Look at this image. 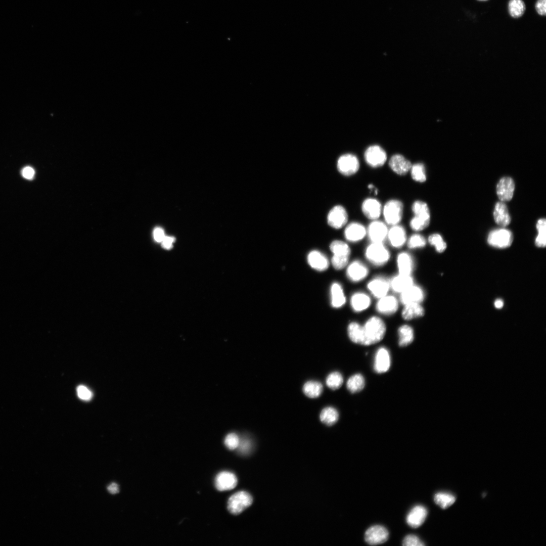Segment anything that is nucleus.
Segmentation results:
<instances>
[{"instance_id":"46","label":"nucleus","mask_w":546,"mask_h":546,"mask_svg":"<svg viewBox=\"0 0 546 546\" xmlns=\"http://www.w3.org/2000/svg\"><path fill=\"white\" fill-rule=\"evenodd\" d=\"M78 397L84 400H90L93 396L92 392L85 386L79 385L77 388Z\"/></svg>"},{"instance_id":"31","label":"nucleus","mask_w":546,"mask_h":546,"mask_svg":"<svg viewBox=\"0 0 546 546\" xmlns=\"http://www.w3.org/2000/svg\"><path fill=\"white\" fill-rule=\"evenodd\" d=\"M331 304L333 307L339 308L342 307L346 302L343 289L340 284L334 283L331 288Z\"/></svg>"},{"instance_id":"17","label":"nucleus","mask_w":546,"mask_h":546,"mask_svg":"<svg viewBox=\"0 0 546 546\" xmlns=\"http://www.w3.org/2000/svg\"><path fill=\"white\" fill-rule=\"evenodd\" d=\"M366 235L367 229L362 224L358 222L349 223L344 230V237L350 242H359Z\"/></svg>"},{"instance_id":"20","label":"nucleus","mask_w":546,"mask_h":546,"mask_svg":"<svg viewBox=\"0 0 546 546\" xmlns=\"http://www.w3.org/2000/svg\"><path fill=\"white\" fill-rule=\"evenodd\" d=\"M391 245L394 248H400L406 241L405 229L399 224L392 225L388 229L387 237Z\"/></svg>"},{"instance_id":"8","label":"nucleus","mask_w":546,"mask_h":546,"mask_svg":"<svg viewBox=\"0 0 546 546\" xmlns=\"http://www.w3.org/2000/svg\"><path fill=\"white\" fill-rule=\"evenodd\" d=\"M360 163L358 158L352 154H345L338 159L337 168L338 171L344 176H351L359 170Z\"/></svg>"},{"instance_id":"11","label":"nucleus","mask_w":546,"mask_h":546,"mask_svg":"<svg viewBox=\"0 0 546 546\" xmlns=\"http://www.w3.org/2000/svg\"><path fill=\"white\" fill-rule=\"evenodd\" d=\"M348 219L346 210L342 206L338 205L334 206L329 212L327 222L332 228L339 229L346 224Z\"/></svg>"},{"instance_id":"1","label":"nucleus","mask_w":546,"mask_h":546,"mask_svg":"<svg viewBox=\"0 0 546 546\" xmlns=\"http://www.w3.org/2000/svg\"><path fill=\"white\" fill-rule=\"evenodd\" d=\"M362 345H370L380 342L384 338L386 327L384 321L376 316L369 318L362 326Z\"/></svg>"},{"instance_id":"25","label":"nucleus","mask_w":546,"mask_h":546,"mask_svg":"<svg viewBox=\"0 0 546 546\" xmlns=\"http://www.w3.org/2000/svg\"><path fill=\"white\" fill-rule=\"evenodd\" d=\"M493 218L496 224L500 226H506L511 222V217L507 205L503 201L497 202L494 208Z\"/></svg>"},{"instance_id":"32","label":"nucleus","mask_w":546,"mask_h":546,"mask_svg":"<svg viewBox=\"0 0 546 546\" xmlns=\"http://www.w3.org/2000/svg\"><path fill=\"white\" fill-rule=\"evenodd\" d=\"M398 345L400 347H405L410 344L413 341L414 333L412 327L407 325H403L398 329Z\"/></svg>"},{"instance_id":"9","label":"nucleus","mask_w":546,"mask_h":546,"mask_svg":"<svg viewBox=\"0 0 546 546\" xmlns=\"http://www.w3.org/2000/svg\"><path fill=\"white\" fill-rule=\"evenodd\" d=\"M364 158L367 164L372 168L382 166L387 159L385 150L378 145L369 147L365 152Z\"/></svg>"},{"instance_id":"28","label":"nucleus","mask_w":546,"mask_h":546,"mask_svg":"<svg viewBox=\"0 0 546 546\" xmlns=\"http://www.w3.org/2000/svg\"><path fill=\"white\" fill-rule=\"evenodd\" d=\"M414 284V280L411 275L399 274L392 279L390 286L395 292L401 293Z\"/></svg>"},{"instance_id":"18","label":"nucleus","mask_w":546,"mask_h":546,"mask_svg":"<svg viewBox=\"0 0 546 546\" xmlns=\"http://www.w3.org/2000/svg\"><path fill=\"white\" fill-rule=\"evenodd\" d=\"M369 269L361 261L355 260L347 267L346 275L348 278L353 282H358L368 276Z\"/></svg>"},{"instance_id":"13","label":"nucleus","mask_w":546,"mask_h":546,"mask_svg":"<svg viewBox=\"0 0 546 546\" xmlns=\"http://www.w3.org/2000/svg\"><path fill=\"white\" fill-rule=\"evenodd\" d=\"M514 190V181L511 177L508 176L501 178L496 188L497 196L500 201L503 202L511 200L513 198Z\"/></svg>"},{"instance_id":"47","label":"nucleus","mask_w":546,"mask_h":546,"mask_svg":"<svg viewBox=\"0 0 546 546\" xmlns=\"http://www.w3.org/2000/svg\"><path fill=\"white\" fill-rule=\"evenodd\" d=\"M21 174L24 178L31 180L33 179L34 176L35 171L32 167L28 166L22 169Z\"/></svg>"},{"instance_id":"16","label":"nucleus","mask_w":546,"mask_h":546,"mask_svg":"<svg viewBox=\"0 0 546 546\" xmlns=\"http://www.w3.org/2000/svg\"><path fill=\"white\" fill-rule=\"evenodd\" d=\"M367 287L374 296L379 299L387 295L390 287V282L383 277H378L371 280Z\"/></svg>"},{"instance_id":"34","label":"nucleus","mask_w":546,"mask_h":546,"mask_svg":"<svg viewBox=\"0 0 546 546\" xmlns=\"http://www.w3.org/2000/svg\"><path fill=\"white\" fill-rule=\"evenodd\" d=\"M321 421L328 426L335 424L339 419L337 410L332 406L325 407L322 410L320 415Z\"/></svg>"},{"instance_id":"43","label":"nucleus","mask_w":546,"mask_h":546,"mask_svg":"<svg viewBox=\"0 0 546 546\" xmlns=\"http://www.w3.org/2000/svg\"><path fill=\"white\" fill-rule=\"evenodd\" d=\"M425 237L419 234L411 235L407 242V247L410 249H417L424 247L426 244Z\"/></svg>"},{"instance_id":"49","label":"nucleus","mask_w":546,"mask_h":546,"mask_svg":"<svg viewBox=\"0 0 546 546\" xmlns=\"http://www.w3.org/2000/svg\"><path fill=\"white\" fill-rule=\"evenodd\" d=\"M154 240L157 242H161L165 237L164 231L161 228H156L153 231Z\"/></svg>"},{"instance_id":"52","label":"nucleus","mask_w":546,"mask_h":546,"mask_svg":"<svg viewBox=\"0 0 546 546\" xmlns=\"http://www.w3.org/2000/svg\"><path fill=\"white\" fill-rule=\"evenodd\" d=\"M107 489L111 493H117L119 491L118 485L117 483L113 482L108 486Z\"/></svg>"},{"instance_id":"2","label":"nucleus","mask_w":546,"mask_h":546,"mask_svg":"<svg viewBox=\"0 0 546 546\" xmlns=\"http://www.w3.org/2000/svg\"><path fill=\"white\" fill-rule=\"evenodd\" d=\"M414 216L410 221V228L419 232L425 229L430 222V212L427 204L421 200L414 201L412 205Z\"/></svg>"},{"instance_id":"19","label":"nucleus","mask_w":546,"mask_h":546,"mask_svg":"<svg viewBox=\"0 0 546 546\" xmlns=\"http://www.w3.org/2000/svg\"><path fill=\"white\" fill-rule=\"evenodd\" d=\"M423 289L414 284L400 293V300L404 305L411 303H420L424 299Z\"/></svg>"},{"instance_id":"50","label":"nucleus","mask_w":546,"mask_h":546,"mask_svg":"<svg viewBox=\"0 0 546 546\" xmlns=\"http://www.w3.org/2000/svg\"><path fill=\"white\" fill-rule=\"evenodd\" d=\"M238 447H239L240 451L243 453L248 452L251 447V443L248 440H243L241 441H240V443Z\"/></svg>"},{"instance_id":"37","label":"nucleus","mask_w":546,"mask_h":546,"mask_svg":"<svg viewBox=\"0 0 546 546\" xmlns=\"http://www.w3.org/2000/svg\"><path fill=\"white\" fill-rule=\"evenodd\" d=\"M411 177L418 183H424L427 179L426 169L424 164L416 163L412 165L410 169Z\"/></svg>"},{"instance_id":"10","label":"nucleus","mask_w":546,"mask_h":546,"mask_svg":"<svg viewBox=\"0 0 546 546\" xmlns=\"http://www.w3.org/2000/svg\"><path fill=\"white\" fill-rule=\"evenodd\" d=\"M388 228L387 224L382 221L373 220L367 229V235L371 243H381L387 239Z\"/></svg>"},{"instance_id":"45","label":"nucleus","mask_w":546,"mask_h":546,"mask_svg":"<svg viewBox=\"0 0 546 546\" xmlns=\"http://www.w3.org/2000/svg\"><path fill=\"white\" fill-rule=\"evenodd\" d=\"M402 544L404 546H423L425 544L416 535L409 534L406 536L403 541Z\"/></svg>"},{"instance_id":"21","label":"nucleus","mask_w":546,"mask_h":546,"mask_svg":"<svg viewBox=\"0 0 546 546\" xmlns=\"http://www.w3.org/2000/svg\"><path fill=\"white\" fill-rule=\"evenodd\" d=\"M427 510L422 505L414 506L408 512L406 517L407 524L413 528H418L424 522L427 516Z\"/></svg>"},{"instance_id":"4","label":"nucleus","mask_w":546,"mask_h":546,"mask_svg":"<svg viewBox=\"0 0 546 546\" xmlns=\"http://www.w3.org/2000/svg\"><path fill=\"white\" fill-rule=\"evenodd\" d=\"M365 256L372 264L379 266L388 262L390 254L383 243H371L366 249Z\"/></svg>"},{"instance_id":"41","label":"nucleus","mask_w":546,"mask_h":546,"mask_svg":"<svg viewBox=\"0 0 546 546\" xmlns=\"http://www.w3.org/2000/svg\"><path fill=\"white\" fill-rule=\"evenodd\" d=\"M326 382L329 388L332 390H336L342 386L343 382V378L340 373L334 372L327 376Z\"/></svg>"},{"instance_id":"23","label":"nucleus","mask_w":546,"mask_h":546,"mask_svg":"<svg viewBox=\"0 0 546 546\" xmlns=\"http://www.w3.org/2000/svg\"><path fill=\"white\" fill-rule=\"evenodd\" d=\"M398 303L397 299L391 295H385L380 298L376 306L379 313L385 315H391L397 310Z\"/></svg>"},{"instance_id":"53","label":"nucleus","mask_w":546,"mask_h":546,"mask_svg":"<svg viewBox=\"0 0 546 546\" xmlns=\"http://www.w3.org/2000/svg\"><path fill=\"white\" fill-rule=\"evenodd\" d=\"M504 305V302L501 299H497L494 302V306L497 308H502Z\"/></svg>"},{"instance_id":"39","label":"nucleus","mask_w":546,"mask_h":546,"mask_svg":"<svg viewBox=\"0 0 546 546\" xmlns=\"http://www.w3.org/2000/svg\"><path fill=\"white\" fill-rule=\"evenodd\" d=\"M536 228L538 234L535 240V244L539 247H544L546 244V221L545 218H540L537 221Z\"/></svg>"},{"instance_id":"22","label":"nucleus","mask_w":546,"mask_h":546,"mask_svg":"<svg viewBox=\"0 0 546 546\" xmlns=\"http://www.w3.org/2000/svg\"><path fill=\"white\" fill-rule=\"evenodd\" d=\"M390 354L385 347L379 348L375 355L374 363L375 371L379 374L386 372L390 366Z\"/></svg>"},{"instance_id":"30","label":"nucleus","mask_w":546,"mask_h":546,"mask_svg":"<svg viewBox=\"0 0 546 546\" xmlns=\"http://www.w3.org/2000/svg\"><path fill=\"white\" fill-rule=\"evenodd\" d=\"M425 310L419 303H411L404 305L401 315L405 320H411L424 315Z\"/></svg>"},{"instance_id":"24","label":"nucleus","mask_w":546,"mask_h":546,"mask_svg":"<svg viewBox=\"0 0 546 546\" xmlns=\"http://www.w3.org/2000/svg\"><path fill=\"white\" fill-rule=\"evenodd\" d=\"M237 478L232 473L222 472L215 478V486L219 491L231 490L237 484Z\"/></svg>"},{"instance_id":"40","label":"nucleus","mask_w":546,"mask_h":546,"mask_svg":"<svg viewBox=\"0 0 546 546\" xmlns=\"http://www.w3.org/2000/svg\"><path fill=\"white\" fill-rule=\"evenodd\" d=\"M525 9V5L522 0H510L509 2V12L513 18L521 17L524 13Z\"/></svg>"},{"instance_id":"7","label":"nucleus","mask_w":546,"mask_h":546,"mask_svg":"<svg viewBox=\"0 0 546 546\" xmlns=\"http://www.w3.org/2000/svg\"><path fill=\"white\" fill-rule=\"evenodd\" d=\"M513 236L512 232L505 228L496 229L491 231L487 237L488 243L494 247L505 248L511 246Z\"/></svg>"},{"instance_id":"29","label":"nucleus","mask_w":546,"mask_h":546,"mask_svg":"<svg viewBox=\"0 0 546 546\" xmlns=\"http://www.w3.org/2000/svg\"><path fill=\"white\" fill-rule=\"evenodd\" d=\"M371 302L370 297L363 292L355 293L350 299L351 307L355 312H360L366 310L370 306Z\"/></svg>"},{"instance_id":"54","label":"nucleus","mask_w":546,"mask_h":546,"mask_svg":"<svg viewBox=\"0 0 546 546\" xmlns=\"http://www.w3.org/2000/svg\"><path fill=\"white\" fill-rule=\"evenodd\" d=\"M478 1H487V0H478Z\"/></svg>"},{"instance_id":"51","label":"nucleus","mask_w":546,"mask_h":546,"mask_svg":"<svg viewBox=\"0 0 546 546\" xmlns=\"http://www.w3.org/2000/svg\"><path fill=\"white\" fill-rule=\"evenodd\" d=\"M174 240L175 239L173 237L165 236L161 242L162 247L166 249H170L172 247V243Z\"/></svg>"},{"instance_id":"44","label":"nucleus","mask_w":546,"mask_h":546,"mask_svg":"<svg viewBox=\"0 0 546 546\" xmlns=\"http://www.w3.org/2000/svg\"><path fill=\"white\" fill-rule=\"evenodd\" d=\"M240 439L238 436L234 433L229 434L224 439V444L230 449L233 450L238 447Z\"/></svg>"},{"instance_id":"35","label":"nucleus","mask_w":546,"mask_h":546,"mask_svg":"<svg viewBox=\"0 0 546 546\" xmlns=\"http://www.w3.org/2000/svg\"><path fill=\"white\" fill-rule=\"evenodd\" d=\"M323 387L322 383L318 381H309L303 385V391L304 394L310 398L318 397L323 392Z\"/></svg>"},{"instance_id":"33","label":"nucleus","mask_w":546,"mask_h":546,"mask_svg":"<svg viewBox=\"0 0 546 546\" xmlns=\"http://www.w3.org/2000/svg\"><path fill=\"white\" fill-rule=\"evenodd\" d=\"M347 332L349 339L354 343L362 345L363 341V328L357 322L350 323L347 328Z\"/></svg>"},{"instance_id":"3","label":"nucleus","mask_w":546,"mask_h":546,"mask_svg":"<svg viewBox=\"0 0 546 546\" xmlns=\"http://www.w3.org/2000/svg\"><path fill=\"white\" fill-rule=\"evenodd\" d=\"M330 248L333 254L331 260L333 267L337 270L345 267L347 265L351 252L348 244L340 240H335L331 243Z\"/></svg>"},{"instance_id":"15","label":"nucleus","mask_w":546,"mask_h":546,"mask_svg":"<svg viewBox=\"0 0 546 546\" xmlns=\"http://www.w3.org/2000/svg\"><path fill=\"white\" fill-rule=\"evenodd\" d=\"M411 162L401 154L392 155L389 160V166L391 170L399 175H404L410 170Z\"/></svg>"},{"instance_id":"26","label":"nucleus","mask_w":546,"mask_h":546,"mask_svg":"<svg viewBox=\"0 0 546 546\" xmlns=\"http://www.w3.org/2000/svg\"><path fill=\"white\" fill-rule=\"evenodd\" d=\"M309 265L318 271H323L328 268L329 262L327 257L317 250L311 251L307 256Z\"/></svg>"},{"instance_id":"14","label":"nucleus","mask_w":546,"mask_h":546,"mask_svg":"<svg viewBox=\"0 0 546 546\" xmlns=\"http://www.w3.org/2000/svg\"><path fill=\"white\" fill-rule=\"evenodd\" d=\"M361 211L367 218L374 220L378 219L381 215L382 207L380 202L377 199L368 198L362 203Z\"/></svg>"},{"instance_id":"6","label":"nucleus","mask_w":546,"mask_h":546,"mask_svg":"<svg viewBox=\"0 0 546 546\" xmlns=\"http://www.w3.org/2000/svg\"><path fill=\"white\" fill-rule=\"evenodd\" d=\"M251 495L246 491H239L232 495L228 502V510L233 514L238 515L249 507L252 503Z\"/></svg>"},{"instance_id":"12","label":"nucleus","mask_w":546,"mask_h":546,"mask_svg":"<svg viewBox=\"0 0 546 546\" xmlns=\"http://www.w3.org/2000/svg\"><path fill=\"white\" fill-rule=\"evenodd\" d=\"M388 536L389 532L385 527L376 525L369 527L366 530L365 539L370 545H377L386 542Z\"/></svg>"},{"instance_id":"48","label":"nucleus","mask_w":546,"mask_h":546,"mask_svg":"<svg viewBox=\"0 0 546 546\" xmlns=\"http://www.w3.org/2000/svg\"><path fill=\"white\" fill-rule=\"evenodd\" d=\"M546 0H537L535 4V9L537 13L542 16L546 14Z\"/></svg>"},{"instance_id":"42","label":"nucleus","mask_w":546,"mask_h":546,"mask_svg":"<svg viewBox=\"0 0 546 546\" xmlns=\"http://www.w3.org/2000/svg\"><path fill=\"white\" fill-rule=\"evenodd\" d=\"M428 242L430 245L435 247L436 250L439 253L445 251L446 248V243L444 241L441 236L435 233L430 235L428 237Z\"/></svg>"},{"instance_id":"38","label":"nucleus","mask_w":546,"mask_h":546,"mask_svg":"<svg viewBox=\"0 0 546 546\" xmlns=\"http://www.w3.org/2000/svg\"><path fill=\"white\" fill-rule=\"evenodd\" d=\"M435 503L443 509H445L451 506L456 500L453 495L440 492L435 494L434 497Z\"/></svg>"},{"instance_id":"36","label":"nucleus","mask_w":546,"mask_h":546,"mask_svg":"<svg viewBox=\"0 0 546 546\" xmlns=\"http://www.w3.org/2000/svg\"><path fill=\"white\" fill-rule=\"evenodd\" d=\"M365 385V380L360 374H355L351 376L347 380L346 386L351 393H356L363 389Z\"/></svg>"},{"instance_id":"27","label":"nucleus","mask_w":546,"mask_h":546,"mask_svg":"<svg viewBox=\"0 0 546 546\" xmlns=\"http://www.w3.org/2000/svg\"><path fill=\"white\" fill-rule=\"evenodd\" d=\"M397 264L399 274L411 275L414 268V262L412 256L408 253H400L397 257Z\"/></svg>"},{"instance_id":"5","label":"nucleus","mask_w":546,"mask_h":546,"mask_svg":"<svg viewBox=\"0 0 546 546\" xmlns=\"http://www.w3.org/2000/svg\"><path fill=\"white\" fill-rule=\"evenodd\" d=\"M382 213L387 224L391 226L398 224L402 218L403 204L399 200H389L382 208Z\"/></svg>"}]
</instances>
